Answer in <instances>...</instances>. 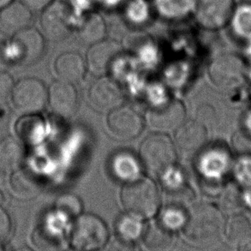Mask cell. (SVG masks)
I'll use <instances>...</instances> for the list:
<instances>
[{"instance_id":"obj_1","label":"cell","mask_w":251,"mask_h":251,"mask_svg":"<svg viewBox=\"0 0 251 251\" xmlns=\"http://www.w3.org/2000/svg\"><path fill=\"white\" fill-rule=\"evenodd\" d=\"M121 201L129 214L141 219L155 215L160 205L158 188L148 177H138L127 182L121 191Z\"/></svg>"},{"instance_id":"obj_2","label":"cell","mask_w":251,"mask_h":251,"mask_svg":"<svg viewBox=\"0 0 251 251\" xmlns=\"http://www.w3.org/2000/svg\"><path fill=\"white\" fill-rule=\"evenodd\" d=\"M224 227V219L217 207L208 203L196 205L188 214L183 232L195 244L217 238Z\"/></svg>"},{"instance_id":"obj_3","label":"cell","mask_w":251,"mask_h":251,"mask_svg":"<svg viewBox=\"0 0 251 251\" xmlns=\"http://www.w3.org/2000/svg\"><path fill=\"white\" fill-rule=\"evenodd\" d=\"M140 159L150 173L162 175L176 162V149L169 136L164 133H153L141 144Z\"/></svg>"},{"instance_id":"obj_4","label":"cell","mask_w":251,"mask_h":251,"mask_svg":"<svg viewBox=\"0 0 251 251\" xmlns=\"http://www.w3.org/2000/svg\"><path fill=\"white\" fill-rule=\"evenodd\" d=\"M40 13V31L47 41H63L75 31V19L67 2L53 0Z\"/></svg>"},{"instance_id":"obj_5","label":"cell","mask_w":251,"mask_h":251,"mask_svg":"<svg viewBox=\"0 0 251 251\" xmlns=\"http://www.w3.org/2000/svg\"><path fill=\"white\" fill-rule=\"evenodd\" d=\"M108 229L97 215L80 214L73 226L72 245L77 251H96L103 248L108 241Z\"/></svg>"},{"instance_id":"obj_6","label":"cell","mask_w":251,"mask_h":251,"mask_svg":"<svg viewBox=\"0 0 251 251\" xmlns=\"http://www.w3.org/2000/svg\"><path fill=\"white\" fill-rule=\"evenodd\" d=\"M14 107L24 114L41 112L47 105L48 92L44 83L34 77L21 79L11 93Z\"/></svg>"},{"instance_id":"obj_7","label":"cell","mask_w":251,"mask_h":251,"mask_svg":"<svg viewBox=\"0 0 251 251\" xmlns=\"http://www.w3.org/2000/svg\"><path fill=\"white\" fill-rule=\"evenodd\" d=\"M235 8L233 0H195L193 16L207 30H218L227 25Z\"/></svg>"},{"instance_id":"obj_8","label":"cell","mask_w":251,"mask_h":251,"mask_svg":"<svg viewBox=\"0 0 251 251\" xmlns=\"http://www.w3.org/2000/svg\"><path fill=\"white\" fill-rule=\"evenodd\" d=\"M122 55V45L105 38L89 46L85 58L87 69L93 75L103 76L115 68Z\"/></svg>"},{"instance_id":"obj_9","label":"cell","mask_w":251,"mask_h":251,"mask_svg":"<svg viewBox=\"0 0 251 251\" xmlns=\"http://www.w3.org/2000/svg\"><path fill=\"white\" fill-rule=\"evenodd\" d=\"M208 74L219 88H233L240 84L245 77V63L238 55L223 53L212 60Z\"/></svg>"},{"instance_id":"obj_10","label":"cell","mask_w":251,"mask_h":251,"mask_svg":"<svg viewBox=\"0 0 251 251\" xmlns=\"http://www.w3.org/2000/svg\"><path fill=\"white\" fill-rule=\"evenodd\" d=\"M185 120V108L182 102L170 100L150 110L148 124L155 132L176 131Z\"/></svg>"},{"instance_id":"obj_11","label":"cell","mask_w":251,"mask_h":251,"mask_svg":"<svg viewBox=\"0 0 251 251\" xmlns=\"http://www.w3.org/2000/svg\"><path fill=\"white\" fill-rule=\"evenodd\" d=\"M107 126L116 138L124 141L135 139L142 133L144 126L142 116L136 110L120 105L109 112Z\"/></svg>"},{"instance_id":"obj_12","label":"cell","mask_w":251,"mask_h":251,"mask_svg":"<svg viewBox=\"0 0 251 251\" xmlns=\"http://www.w3.org/2000/svg\"><path fill=\"white\" fill-rule=\"evenodd\" d=\"M88 98L92 105L100 112H110L123 105L125 95L119 82L103 75L91 85Z\"/></svg>"},{"instance_id":"obj_13","label":"cell","mask_w":251,"mask_h":251,"mask_svg":"<svg viewBox=\"0 0 251 251\" xmlns=\"http://www.w3.org/2000/svg\"><path fill=\"white\" fill-rule=\"evenodd\" d=\"M33 21L34 12L21 0H15L0 10V33L11 37L32 26Z\"/></svg>"},{"instance_id":"obj_14","label":"cell","mask_w":251,"mask_h":251,"mask_svg":"<svg viewBox=\"0 0 251 251\" xmlns=\"http://www.w3.org/2000/svg\"><path fill=\"white\" fill-rule=\"evenodd\" d=\"M12 37L17 41L20 51L21 65H32L41 60L47 48V40L40 29L30 26Z\"/></svg>"},{"instance_id":"obj_15","label":"cell","mask_w":251,"mask_h":251,"mask_svg":"<svg viewBox=\"0 0 251 251\" xmlns=\"http://www.w3.org/2000/svg\"><path fill=\"white\" fill-rule=\"evenodd\" d=\"M48 100L52 112L63 119H71L78 106L77 92L72 83L57 81L50 87Z\"/></svg>"},{"instance_id":"obj_16","label":"cell","mask_w":251,"mask_h":251,"mask_svg":"<svg viewBox=\"0 0 251 251\" xmlns=\"http://www.w3.org/2000/svg\"><path fill=\"white\" fill-rule=\"evenodd\" d=\"M175 132L176 147L187 156L198 153L207 143V129L202 123L197 120L184 121Z\"/></svg>"},{"instance_id":"obj_17","label":"cell","mask_w":251,"mask_h":251,"mask_svg":"<svg viewBox=\"0 0 251 251\" xmlns=\"http://www.w3.org/2000/svg\"><path fill=\"white\" fill-rule=\"evenodd\" d=\"M54 70L59 80L74 84L83 78L87 65L78 52L65 51L56 58Z\"/></svg>"},{"instance_id":"obj_18","label":"cell","mask_w":251,"mask_h":251,"mask_svg":"<svg viewBox=\"0 0 251 251\" xmlns=\"http://www.w3.org/2000/svg\"><path fill=\"white\" fill-rule=\"evenodd\" d=\"M78 41L82 45L91 46L106 38V24L100 14L92 10L87 14L75 28Z\"/></svg>"},{"instance_id":"obj_19","label":"cell","mask_w":251,"mask_h":251,"mask_svg":"<svg viewBox=\"0 0 251 251\" xmlns=\"http://www.w3.org/2000/svg\"><path fill=\"white\" fill-rule=\"evenodd\" d=\"M11 190L20 198H30L40 192L42 179L35 171L27 167L17 169L10 178Z\"/></svg>"},{"instance_id":"obj_20","label":"cell","mask_w":251,"mask_h":251,"mask_svg":"<svg viewBox=\"0 0 251 251\" xmlns=\"http://www.w3.org/2000/svg\"><path fill=\"white\" fill-rule=\"evenodd\" d=\"M154 14L163 20L179 22L193 15L195 0H152Z\"/></svg>"},{"instance_id":"obj_21","label":"cell","mask_w":251,"mask_h":251,"mask_svg":"<svg viewBox=\"0 0 251 251\" xmlns=\"http://www.w3.org/2000/svg\"><path fill=\"white\" fill-rule=\"evenodd\" d=\"M121 8L124 20L135 28L146 27L155 15L150 0H126Z\"/></svg>"},{"instance_id":"obj_22","label":"cell","mask_w":251,"mask_h":251,"mask_svg":"<svg viewBox=\"0 0 251 251\" xmlns=\"http://www.w3.org/2000/svg\"><path fill=\"white\" fill-rule=\"evenodd\" d=\"M110 167L113 176L120 181L129 182L138 178L141 163L138 158L129 151H120L112 157Z\"/></svg>"},{"instance_id":"obj_23","label":"cell","mask_w":251,"mask_h":251,"mask_svg":"<svg viewBox=\"0 0 251 251\" xmlns=\"http://www.w3.org/2000/svg\"><path fill=\"white\" fill-rule=\"evenodd\" d=\"M15 130L22 142L35 145L41 143L45 135V125L43 120L36 113L24 114L18 119Z\"/></svg>"},{"instance_id":"obj_24","label":"cell","mask_w":251,"mask_h":251,"mask_svg":"<svg viewBox=\"0 0 251 251\" xmlns=\"http://www.w3.org/2000/svg\"><path fill=\"white\" fill-rule=\"evenodd\" d=\"M228 24L237 39L251 41V4H238L235 7Z\"/></svg>"},{"instance_id":"obj_25","label":"cell","mask_w":251,"mask_h":251,"mask_svg":"<svg viewBox=\"0 0 251 251\" xmlns=\"http://www.w3.org/2000/svg\"><path fill=\"white\" fill-rule=\"evenodd\" d=\"M143 219L131 214H123L116 221V233L125 243H133L143 236L144 225Z\"/></svg>"},{"instance_id":"obj_26","label":"cell","mask_w":251,"mask_h":251,"mask_svg":"<svg viewBox=\"0 0 251 251\" xmlns=\"http://www.w3.org/2000/svg\"><path fill=\"white\" fill-rule=\"evenodd\" d=\"M32 241L41 250H58L63 245V235L51 225H41L33 232Z\"/></svg>"},{"instance_id":"obj_27","label":"cell","mask_w":251,"mask_h":251,"mask_svg":"<svg viewBox=\"0 0 251 251\" xmlns=\"http://www.w3.org/2000/svg\"><path fill=\"white\" fill-rule=\"evenodd\" d=\"M24 158V149L12 136L0 141V165L6 169H13L20 165Z\"/></svg>"},{"instance_id":"obj_28","label":"cell","mask_w":251,"mask_h":251,"mask_svg":"<svg viewBox=\"0 0 251 251\" xmlns=\"http://www.w3.org/2000/svg\"><path fill=\"white\" fill-rule=\"evenodd\" d=\"M143 238L146 246L152 250L167 248L173 241L171 231L160 222L149 225L146 231H144Z\"/></svg>"},{"instance_id":"obj_29","label":"cell","mask_w":251,"mask_h":251,"mask_svg":"<svg viewBox=\"0 0 251 251\" xmlns=\"http://www.w3.org/2000/svg\"><path fill=\"white\" fill-rule=\"evenodd\" d=\"M251 230V225L248 218L244 214H238L229 218L225 227V233L229 241L239 243L250 235Z\"/></svg>"},{"instance_id":"obj_30","label":"cell","mask_w":251,"mask_h":251,"mask_svg":"<svg viewBox=\"0 0 251 251\" xmlns=\"http://www.w3.org/2000/svg\"><path fill=\"white\" fill-rule=\"evenodd\" d=\"M188 214L183 207L172 203L164 208L160 214V223L170 231H175L186 224Z\"/></svg>"},{"instance_id":"obj_31","label":"cell","mask_w":251,"mask_h":251,"mask_svg":"<svg viewBox=\"0 0 251 251\" xmlns=\"http://www.w3.org/2000/svg\"><path fill=\"white\" fill-rule=\"evenodd\" d=\"M56 207L58 212L66 217H78L82 214V201L74 194L62 195L57 200Z\"/></svg>"},{"instance_id":"obj_32","label":"cell","mask_w":251,"mask_h":251,"mask_svg":"<svg viewBox=\"0 0 251 251\" xmlns=\"http://www.w3.org/2000/svg\"><path fill=\"white\" fill-rule=\"evenodd\" d=\"M67 3L75 19V27L87 14L94 10L93 7L95 5V0H70Z\"/></svg>"},{"instance_id":"obj_33","label":"cell","mask_w":251,"mask_h":251,"mask_svg":"<svg viewBox=\"0 0 251 251\" xmlns=\"http://www.w3.org/2000/svg\"><path fill=\"white\" fill-rule=\"evenodd\" d=\"M12 76L4 72H0V102H4L10 97L14 88Z\"/></svg>"},{"instance_id":"obj_34","label":"cell","mask_w":251,"mask_h":251,"mask_svg":"<svg viewBox=\"0 0 251 251\" xmlns=\"http://www.w3.org/2000/svg\"><path fill=\"white\" fill-rule=\"evenodd\" d=\"M11 231V221L6 211L0 207V244L9 238Z\"/></svg>"},{"instance_id":"obj_35","label":"cell","mask_w":251,"mask_h":251,"mask_svg":"<svg viewBox=\"0 0 251 251\" xmlns=\"http://www.w3.org/2000/svg\"><path fill=\"white\" fill-rule=\"evenodd\" d=\"M33 12H41L53 0H21Z\"/></svg>"},{"instance_id":"obj_36","label":"cell","mask_w":251,"mask_h":251,"mask_svg":"<svg viewBox=\"0 0 251 251\" xmlns=\"http://www.w3.org/2000/svg\"><path fill=\"white\" fill-rule=\"evenodd\" d=\"M126 0H95V4L104 8L105 10H112L122 7Z\"/></svg>"},{"instance_id":"obj_37","label":"cell","mask_w":251,"mask_h":251,"mask_svg":"<svg viewBox=\"0 0 251 251\" xmlns=\"http://www.w3.org/2000/svg\"><path fill=\"white\" fill-rule=\"evenodd\" d=\"M9 65L10 64L3 51V42L0 41V72H4Z\"/></svg>"},{"instance_id":"obj_38","label":"cell","mask_w":251,"mask_h":251,"mask_svg":"<svg viewBox=\"0 0 251 251\" xmlns=\"http://www.w3.org/2000/svg\"><path fill=\"white\" fill-rule=\"evenodd\" d=\"M238 251H251V235H248L238 243Z\"/></svg>"},{"instance_id":"obj_39","label":"cell","mask_w":251,"mask_h":251,"mask_svg":"<svg viewBox=\"0 0 251 251\" xmlns=\"http://www.w3.org/2000/svg\"><path fill=\"white\" fill-rule=\"evenodd\" d=\"M8 171L9 170L0 165V183H3L6 179L7 176H8Z\"/></svg>"},{"instance_id":"obj_40","label":"cell","mask_w":251,"mask_h":251,"mask_svg":"<svg viewBox=\"0 0 251 251\" xmlns=\"http://www.w3.org/2000/svg\"><path fill=\"white\" fill-rule=\"evenodd\" d=\"M13 1H15V0H0V10L7 6L10 3H12Z\"/></svg>"},{"instance_id":"obj_41","label":"cell","mask_w":251,"mask_h":251,"mask_svg":"<svg viewBox=\"0 0 251 251\" xmlns=\"http://www.w3.org/2000/svg\"><path fill=\"white\" fill-rule=\"evenodd\" d=\"M235 4H251V0H233Z\"/></svg>"}]
</instances>
